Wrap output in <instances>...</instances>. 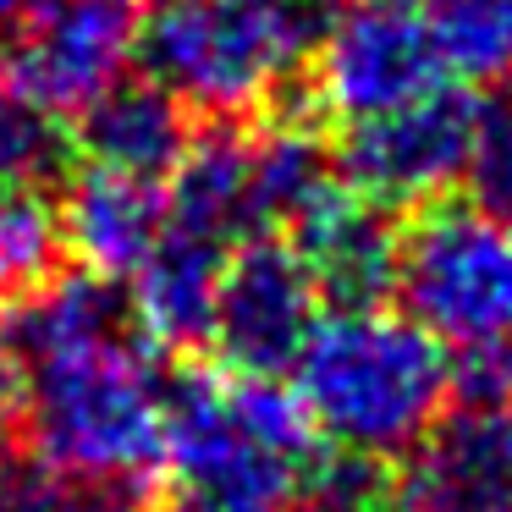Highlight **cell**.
<instances>
[{"label":"cell","mask_w":512,"mask_h":512,"mask_svg":"<svg viewBox=\"0 0 512 512\" xmlns=\"http://www.w3.org/2000/svg\"><path fill=\"white\" fill-rule=\"evenodd\" d=\"M23 386L34 457L83 479L144 490L166 468L171 375L122 281L45 276L0 325Z\"/></svg>","instance_id":"1"},{"label":"cell","mask_w":512,"mask_h":512,"mask_svg":"<svg viewBox=\"0 0 512 512\" xmlns=\"http://www.w3.org/2000/svg\"><path fill=\"white\" fill-rule=\"evenodd\" d=\"M314 435L375 457H402L424 441L452 397L446 347L402 309L325 314L292 369Z\"/></svg>","instance_id":"2"},{"label":"cell","mask_w":512,"mask_h":512,"mask_svg":"<svg viewBox=\"0 0 512 512\" xmlns=\"http://www.w3.org/2000/svg\"><path fill=\"white\" fill-rule=\"evenodd\" d=\"M342 0H149L138 67L188 111L243 116L281 105Z\"/></svg>","instance_id":"3"},{"label":"cell","mask_w":512,"mask_h":512,"mask_svg":"<svg viewBox=\"0 0 512 512\" xmlns=\"http://www.w3.org/2000/svg\"><path fill=\"white\" fill-rule=\"evenodd\" d=\"M320 446L309 413L276 380H248L232 369L171 375L166 468L171 485L221 490L248 501H287V485Z\"/></svg>","instance_id":"4"},{"label":"cell","mask_w":512,"mask_h":512,"mask_svg":"<svg viewBox=\"0 0 512 512\" xmlns=\"http://www.w3.org/2000/svg\"><path fill=\"white\" fill-rule=\"evenodd\" d=\"M397 298L446 358L512 347V226L474 204H424L402 226Z\"/></svg>","instance_id":"5"},{"label":"cell","mask_w":512,"mask_h":512,"mask_svg":"<svg viewBox=\"0 0 512 512\" xmlns=\"http://www.w3.org/2000/svg\"><path fill=\"white\" fill-rule=\"evenodd\" d=\"M452 83L419 0H342L314 50L309 100L336 122H369L380 111Z\"/></svg>","instance_id":"6"},{"label":"cell","mask_w":512,"mask_h":512,"mask_svg":"<svg viewBox=\"0 0 512 512\" xmlns=\"http://www.w3.org/2000/svg\"><path fill=\"white\" fill-rule=\"evenodd\" d=\"M479 94L441 83L419 100L353 122L336 149V177L380 210H424L463 182L479 127Z\"/></svg>","instance_id":"7"},{"label":"cell","mask_w":512,"mask_h":512,"mask_svg":"<svg viewBox=\"0 0 512 512\" xmlns=\"http://www.w3.org/2000/svg\"><path fill=\"white\" fill-rule=\"evenodd\" d=\"M320 320L325 303L303 270L298 248L287 237H254L226 259L204 347H215V364L232 375L281 380L298 369Z\"/></svg>","instance_id":"8"},{"label":"cell","mask_w":512,"mask_h":512,"mask_svg":"<svg viewBox=\"0 0 512 512\" xmlns=\"http://www.w3.org/2000/svg\"><path fill=\"white\" fill-rule=\"evenodd\" d=\"M138 61L133 0H45L0 39V72L56 116H78Z\"/></svg>","instance_id":"9"},{"label":"cell","mask_w":512,"mask_h":512,"mask_svg":"<svg viewBox=\"0 0 512 512\" xmlns=\"http://www.w3.org/2000/svg\"><path fill=\"white\" fill-rule=\"evenodd\" d=\"M287 243L298 248L303 270L331 314L380 309L397 292L402 232L391 226V210L347 188L342 177L287 226Z\"/></svg>","instance_id":"10"},{"label":"cell","mask_w":512,"mask_h":512,"mask_svg":"<svg viewBox=\"0 0 512 512\" xmlns=\"http://www.w3.org/2000/svg\"><path fill=\"white\" fill-rule=\"evenodd\" d=\"M408 457L402 512H512V402H457Z\"/></svg>","instance_id":"11"},{"label":"cell","mask_w":512,"mask_h":512,"mask_svg":"<svg viewBox=\"0 0 512 512\" xmlns=\"http://www.w3.org/2000/svg\"><path fill=\"white\" fill-rule=\"evenodd\" d=\"M72 144H78V160L94 171L166 182L193 144V122L188 105L155 78H116L100 100L78 111Z\"/></svg>","instance_id":"12"},{"label":"cell","mask_w":512,"mask_h":512,"mask_svg":"<svg viewBox=\"0 0 512 512\" xmlns=\"http://www.w3.org/2000/svg\"><path fill=\"white\" fill-rule=\"evenodd\" d=\"M56 210H61V248H72L83 259V270L133 281V270L149 259L160 226H166V182L83 166L78 177H67V199Z\"/></svg>","instance_id":"13"},{"label":"cell","mask_w":512,"mask_h":512,"mask_svg":"<svg viewBox=\"0 0 512 512\" xmlns=\"http://www.w3.org/2000/svg\"><path fill=\"white\" fill-rule=\"evenodd\" d=\"M226 259H232L226 248L160 226L155 248H149V259L133 270V287H127L144 331L155 336L160 347H204Z\"/></svg>","instance_id":"14"},{"label":"cell","mask_w":512,"mask_h":512,"mask_svg":"<svg viewBox=\"0 0 512 512\" xmlns=\"http://www.w3.org/2000/svg\"><path fill=\"white\" fill-rule=\"evenodd\" d=\"M281 512H402V474L391 457L353 446H314Z\"/></svg>","instance_id":"15"},{"label":"cell","mask_w":512,"mask_h":512,"mask_svg":"<svg viewBox=\"0 0 512 512\" xmlns=\"http://www.w3.org/2000/svg\"><path fill=\"white\" fill-rule=\"evenodd\" d=\"M72 160H78V144H72L67 116L39 105L0 72V188H50L72 177Z\"/></svg>","instance_id":"16"},{"label":"cell","mask_w":512,"mask_h":512,"mask_svg":"<svg viewBox=\"0 0 512 512\" xmlns=\"http://www.w3.org/2000/svg\"><path fill=\"white\" fill-rule=\"evenodd\" d=\"M452 83L512 78V0H419Z\"/></svg>","instance_id":"17"},{"label":"cell","mask_w":512,"mask_h":512,"mask_svg":"<svg viewBox=\"0 0 512 512\" xmlns=\"http://www.w3.org/2000/svg\"><path fill=\"white\" fill-rule=\"evenodd\" d=\"M0 512H149L133 485H105L45 457H0Z\"/></svg>","instance_id":"18"},{"label":"cell","mask_w":512,"mask_h":512,"mask_svg":"<svg viewBox=\"0 0 512 512\" xmlns=\"http://www.w3.org/2000/svg\"><path fill=\"white\" fill-rule=\"evenodd\" d=\"M61 259V210L45 188H0V287H39Z\"/></svg>","instance_id":"19"},{"label":"cell","mask_w":512,"mask_h":512,"mask_svg":"<svg viewBox=\"0 0 512 512\" xmlns=\"http://www.w3.org/2000/svg\"><path fill=\"white\" fill-rule=\"evenodd\" d=\"M463 188L468 204L485 210L490 221L512 226V94L479 105V127H474V149L463 166Z\"/></svg>","instance_id":"20"},{"label":"cell","mask_w":512,"mask_h":512,"mask_svg":"<svg viewBox=\"0 0 512 512\" xmlns=\"http://www.w3.org/2000/svg\"><path fill=\"white\" fill-rule=\"evenodd\" d=\"M160 512H281L276 501H248V496H221V490H188L171 485L166 507Z\"/></svg>","instance_id":"21"},{"label":"cell","mask_w":512,"mask_h":512,"mask_svg":"<svg viewBox=\"0 0 512 512\" xmlns=\"http://www.w3.org/2000/svg\"><path fill=\"white\" fill-rule=\"evenodd\" d=\"M17 424H23V386H17L12 358L0 353V457H6V446H12Z\"/></svg>","instance_id":"22"},{"label":"cell","mask_w":512,"mask_h":512,"mask_svg":"<svg viewBox=\"0 0 512 512\" xmlns=\"http://www.w3.org/2000/svg\"><path fill=\"white\" fill-rule=\"evenodd\" d=\"M39 6H45V0H0V39L17 34V28H23L28 17L39 12Z\"/></svg>","instance_id":"23"},{"label":"cell","mask_w":512,"mask_h":512,"mask_svg":"<svg viewBox=\"0 0 512 512\" xmlns=\"http://www.w3.org/2000/svg\"><path fill=\"white\" fill-rule=\"evenodd\" d=\"M507 94H512V89H507Z\"/></svg>","instance_id":"24"}]
</instances>
